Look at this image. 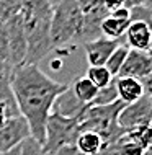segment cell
I'll list each match as a JSON object with an SVG mask.
<instances>
[{
    "label": "cell",
    "mask_w": 152,
    "mask_h": 155,
    "mask_svg": "<svg viewBox=\"0 0 152 155\" xmlns=\"http://www.w3.org/2000/svg\"><path fill=\"white\" fill-rule=\"evenodd\" d=\"M144 155H152V147H149V149H147L146 152H144Z\"/></svg>",
    "instance_id": "obj_27"
},
{
    "label": "cell",
    "mask_w": 152,
    "mask_h": 155,
    "mask_svg": "<svg viewBox=\"0 0 152 155\" xmlns=\"http://www.w3.org/2000/svg\"><path fill=\"white\" fill-rule=\"evenodd\" d=\"M22 18L28 46L25 64L38 65L51 51H54L52 41H51L52 2H46V0L23 2Z\"/></svg>",
    "instance_id": "obj_2"
},
{
    "label": "cell",
    "mask_w": 152,
    "mask_h": 155,
    "mask_svg": "<svg viewBox=\"0 0 152 155\" xmlns=\"http://www.w3.org/2000/svg\"><path fill=\"white\" fill-rule=\"evenodd\" d=\"M79 124L80 121L75 118H64L61 114L51 113L46 123V137L43 144L44 153L52 155L66 145H75L80 134Z\"/></svg>",
    "instance_id": "obj_4"
},
{
    "label": "cell",
    "mask_w": 152,
    "mask_h": 155,
    "mask_svg": "<svg viewBox=\"0 0 152 155\" xmlns=\"http://www.w3.org/2000/svg\"><path fill=\"white\" fill-rule=\"evenodd\" d=\"M69 87H70V90H72L75 98H77L80 103L87 104V106L93 101L96 93H98V88L88 80L85 75H83V77H77Z\"/></svg>",
    "instance_id": "obj_13"
},
{
    "label": "cell",
    "mask_w": 152,
    "mask_h": 155,
    "mask_svg": "<svg viewBox=\"0 0 152 155\" xmlns=\"http://www.w3.org/2000/svg\"><path fill=\"white\" fill-rule=\"evenodd\" d=\"M147 124H152V96L149 93L137 101L126 104L118 116V126L124 132Z\"/></svg>",
    "instance_id": "obj_5"
},
{
    "label": "cell",
    "mask_w": 152,
    "mask_h": 155,
    "mask_svg": "<svg viewBox=\"0 0 152 155\" xmlns=\"http://www.w3.org/2000/svg\"><path fill=\"white\" fill-rule=\"evenodd\" d=\"M12 74V69L8 67L7 64H3V62H0V78H5V77H10Z\"/></svg>",
    "instance_id": "obj_24"
},
{
    "label": "cell",
    "mask_w": 152,
    "mask_h": 155,
    "mask_svg": "<svg viewBox=\"0 0 152 155\" xmlns=\"http://www.w3.org/2000/svg\"><path fill=\"white\" fill-rule=\"evenodd\" d=\"M23 2H7V0H0V21L7 23L13 16L22 13Z\"/></svg>",
    "instance_id": "obj_19"
},
{
    "label": "cell",
    "mask_w": 152,
    "mask_h": 155,
    "mask_svg": "<svg viewBox=\"0 0 152 155\" xmlns=\"http://www.w3.org/2000/svg\"><path fill=\"white\" fill-rule=\"evenodd\" d=\"M118 150H120V155H144V152H146L136 142L124 139V136L118 142Z\"/></svg>",
    "instance_id": "obj_21"
},
{
    "label": "cell",
    "mask_w": 152,
    "mask_h": 155,
    "mask_svg": "<svg viewBox=\"0 0 152 155\" xmlns=\"http://www.w3.org/2000/svg\"><path fill=\"white\" fill-rule=\"evenodd\" d=\"M115 101H118V91H116L115 80H113L108 87L98 88V93H96L95 100L88 106H110V104H113Z\"/></svg>",
    "instance_id": "obj_18"
},
{
    "label": "cell",
    "mask_w": 152,
    "mask_h": 155,
    "mask_svg": "<svg viewBox=\"0 0 152 155\" xmlns=\"http://www.w3.org/2000/svg\"><path fill=\"white\" fill-rule=\"evenodd\" d=\"M20 150H22V145H20V147L12 149V150H8V152H3V153H0V155H20Z\"/></svg>",
    "instance_id": "obj_26"
},
{
    "label": "cell",
    "mask_w": 152,
    "mask_h": 155,
    "mask_svg": "<svg viewBox=\"0 0 152 155\" xmlns=\"http://www.w3.org/2000/svg\"><path fill=\"white\" fill-rule=\"evenodd\" d=\"M129 25H131V21H121V20H116V18L108 15L101 21V26H100L101 36L108 38V39L120 41V39H123V36H124V33L128 30Z\"/></svg>",
    "instance_id": "obj_14"
},
{
    "label": "cell",
    "mask_w": 152,
    "mask_h": 155,
    "mask_svg": "<svg viewBox=\"0 0 152 155\" xmlns=\"http://www.w3.org/2000/svg\"><path fill=\"white\" fill-rule=\"evenodd\" d=\"M120 41L115 39H108V38H96L93 41L82 44L83 51H85V57L88 62V67H101L106 64V61L110 59L113 52L116 51V48L120 46Z\"/></svg>",
    "instance_id": "obj_8"
},
{
    "label": "cell",
    "mask_w": 152,
    "mask_h": 155,
    "mask_svg": "<svg viewBox=\"0 0 152 155\" xmlns=\"http://www.w3.org/2000/svg\"><path fill=\"white\" fill-rule=\"evenodd\" d=\"M83 15L79 2L62 0L52 2V20H51V41L56 51H70L82 43Z\"/></svg>",
    "instance_id": "obj_3"
},
{
    "label": "cell",
    "mask_w": 152,
    "mask_h": 155,
    "mask_svg": "<svg viewBox=\"0 0 152 155\" xmlns=\"http://www.w3.org/2000/svg\"><path fill=\"white\" fill-rule=\"evenodd\" d=\"M128 52H129V49L126 48V46L121 43L120 46L116 48V51L110 56V59L106 61V64H105V67L108 69V72L113 75V77H118L121 72V69H123V64H124V61H126V57H128Z\"/></svg>",
    "instance_id": "obj_16"
},
{
    "label": "cell",
    "mask_w": 152,
    "mask_h": 155,
    "mask_svg": "<svg viewBox=\"0 0 152 155\" xmlns=\"http://www.w3.org/2000/svg\"><path fill=\"white\" fill-rule=\"evenodd\" d=\"M5 28L8 35V49H10V67L16 69V67L25 64L26 52H28L22 13L13 16L12 20H8L5 23Z\"/></svg>",
    "instance_id": "obj_6"
},
{
    "label": "cell",
    "mask_w": 152,
    "mask_h": 155,
    "mask_svg": "<svg viewBox=\"0 0 152 155\" xmlns=\"http://www.w3.org/2000/svg\"><path fill=\"white\" fill-rule=\"evenodd\" d=\"M10 87L20 116L28 123L29 136L43 145L46 123L52 113V106L69 85L51 78L39 69V65L25 64L12 70Z\"/></svg>",
    "instance_id": "obj_1"
},
{
    "label": "cell",
    "mask_w": 152,
    "mask_h": 155,
    "mask_svg": "<svg viewBox=\"0 0 152 155\" xmlns=\"http://www.w3.org/2000/svg\"><path fill=\"white\" fill-rule=\"evenodd\" d=\"M115 85L118 91V100L123 101L124 104H131L137 100H141L147 91L144 88V83L137 78L131 77H116Z\"/></svg>",
    "instance_id": "obj_11"
},
{
    "label": "cell",
    "mask_w": 152,
    "mask_h": 155,
    "mask_svg": "<svg viewBox=\"0 0 152 155\" xmlns=\"http://www.w3.org/2000/svg\"><path fill=\"white\" fill-rule=\"evenodd\" d=\"M149 56H150V59H152V46H150V49H149Z\"/></svg>",
    "instance_id": "obj_28"
},
{
    "label": "cell",
    "mask_w": 152,
    "mask_h": 155,
    "mask_svg": "<svg viewBox=\"0 0 152 155\" xmlns=\"http://www.w3.org/2000/svg\"><path fill=\"white\" fill-rule=\"evenodd\" d=\"M87 108H88L87 104L80 103L74 96L70 87H67V90L56 100V103H54V106H52V113L61 114V116H64V118H75V119L80 121V118H82V114L85 113Z\"/></svg>",
    "instance_id": "obj_10"
},
{
    "label": "cell",
    "mask_w": 152,
    "mask_h": 155,
    "mask_svg": "<svg viewBox=\"0 0 152 155\" xmlns=\"http://www.w3.org/2000/svg\"><path fill=\"white\" fill-rule=\"evenodd\" d=\"M29 136L28 123L22 116L8 119L3 127H0V153L20 147Z\"/></svg>",
    "instance_id": "obj_7"
},
{
    "label": "cell",
    "mask_w": 152,
    "mask_h": 155,
    "mask_svg": "<svg viewBox=\"0 0 152 155\" xmlns=\"http://www.w3.org/2000/svg\"><path fill=\"white\" fill-rule=\"evenodd\" d=\"M124 139L136 142L137 145H141L144 150H147L149 147H152V124L141 126V127L124 132Z\"/></svg>",
    "instance_id": "obj_15"
},
{
    "label": "cell",
    "mask_w": 152,
    "mask_h": 155,
    "mask_svg": "<svg viewBox=\"0 0 152 155\" xmlns=\"http://www.w3.org/2000/svg\"><path fill=\"white\" fill-rule=\"evenodd\" d=\"M142 83H144V88H146V91H147V93H149V95H152V75H150L149 78H146V80L142 82Z\"/></svg>",
    "instance_id": "obj_25"
},
{
    "label": "cell",
    "mask_w": 152,
    "mask_h": 155,
    "mask_svg": "<svg viewBox=\"0 0 152 155\" xmlns=\"http://www.w3.org/2000/svg\"><path fill=\"white\" fill-rule=\"evenodd\" d=\"M0 62L7 64L10 67V49H8V35H7V28L5 23L0 21ZM12 69V67H10ZM13 70V69H12Z\"/></svg>",
    "instance_id": "obj_20"
},
{
    "label": "cell",
    "mask_w": 152,
    "mask_h": 155,
    "mask_svg": "<svg viewBox=\"0 0 152 155\" xmlns=\"http://www.w3.org/2000/svg\"><path fill=\"white\" fill-rule=\"evenodd\" d=\"M52 155H83V153H80L75 145H66V147L59 149L57 152H54Z\"/></svg>",
    "instance_id": "obj_23"
},
{
    "label": "cell",
    "mask_w": 152,
    "mask_h": 155,
    "mask_svg": "<svg viewBox=\"0 0 152 155\" xmlns=\"http://www.w3.org/2000/svg\"><path fill=\"white\" fill-rule=\"evenodd\" d=\"M20 155H46L43 150V145L38 140H35L33 137H28L26 140L22 144V150Z\"/></svg>",
    "instance_id": "obj_22"
},
{
    "label": "cell",
    "mask_w": 152,
    "mask_h": 155,
    "mask_svg": "<svg viewBox=\"0 0 152 155\" xmlns=\"http://www.w3.org/2000/svg\"><path fill=\"white\" fill-rule=\"evenodd\" d=\"M150 75H152V59L149 52L129 51L118 77H131L144 82Z\"/></svg>",
    "instance_id": "obj_9"
},
{
    "label": "cell",
    "mask_w": 152,
    "mask_h": 155,
    "mask_svg": "<svg viewBox=\"0 0 152 155\" xmlns=\"http://www.w3.org/2000/svg\"><path fill=\"white\" fill-rule=\"evenodd\" d=\"M150 96H152V95H150Z\"/></svg>",
    "instance_id": "obj_29"
},
{
    "label": "cell",
    "mask_w": 152,
    "mask_h": 155,
    "mask_svg": "<svg viewBox=\"0 0 152 155\" xmlns=\"http://www.w3.org/2000/svg\"><path fill=\"white\" fill-rule=\"evenodd\" d=\"M75 147L83 155H98L105 149V142L96 132L83 131L79 134L77 140H75Z\"/></svg>",
    "instance_id": "obj_12"
},
{
    "label": "cell",
    "mask_w": 152,
    "mask_h": 155,
    "mask_svg": "<svg viewBox=\"0 0 152 155\" xmlns=\"http://www.w3.org/2000/svg\"><path fill=\"white\" fill-rule=\"evenodd\" d=\"M85 77L93 83L96 88H105V87H108L110 83L115 80V77L108 72V69L105 65H101V67H88Z\"/></svg>",
    "instance_id": "obj_17"
}]
</instances>
